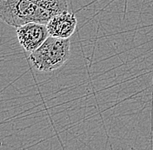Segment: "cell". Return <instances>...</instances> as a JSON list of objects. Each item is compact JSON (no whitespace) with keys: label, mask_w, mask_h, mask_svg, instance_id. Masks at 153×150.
Here are the masks:
<instances>
[{"label":"cell","mask_w":153,"mask_h":150,"mask_svg":"<svg viewBox=\"0 0 153 150\" xmlns=\"http://www.w3.org/2000/svg\"><path fill=\"white\" fill-rule=\"evenodd\" d=\"M66 10V0H0V19L15 28L28 23L46 24Z\"/></svg>","instance_id":"obj_1"},{"label":"cell","mask_w":153,"mask_h":150,"mask_svg":"<svg viewBox=\"0 0 153 150\" xmlns=\"http://www.w3.org/2000/svg\"><path fill=\"white\" fill-rule=\"evenodd\" d=\"M17 36L22 48L28 53L36 50L50 36L46 24L28 23L17 28Z\"/></svg>","instance_id":"obj_3"},{"label":"cell","mask_w":153,"mask_h":150,"mask_svg":"<svg viewBox=\"0 0 153 150\" xmlns=\"http://www.w3.org/2000/svg\"><path fill=\"white\" fill-rule=\"evenodd\" d=\"M76 24V16L66 10L53 16L46 24V27L51 37L66 39L74 34Z\"/></svg>","instance_id":"obj_4"},{"label":"cell","mask_w":153,"mask_h":150,"mask_svg":"<svg viewBox=\"0 0 153 150\" xmlns=\"http://www.w3.org/2000/svg\"><path fill=\"white\" fill-rule=\"evenodd\" d=\"M71 56V41L69 38L49 36L39 47L30 53V60L36 69L51 72L64 65Z\"/></svg>","instance_id":"obj_2"}]
</instances>
